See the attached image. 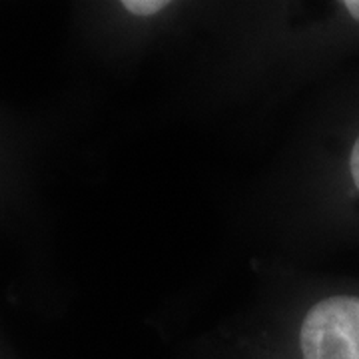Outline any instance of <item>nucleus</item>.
<instances>
[{
  "mask_svg": "<svg viewBox=\"0 0 359 359\" xmlns=\"http://www.w3.org/2000/svg\"><path fill=\"white\" fill-rule=\"evenodd\" d=\"M299 347L304 359H359L358 295H332L309 309Z\"/></svg>",
  "mask_w": 359,
  "mask_h": 359,
  "instance_id": "f257e3e1",
  "label": "nucleus"
},
{
  "mask_svg": "<svg viewBox=\"0 0 359 359\" xmlns=\"http://www.w3.org/2000/svg\"><path fill=\"white\" fill-rule=\"evenodd\" d=\"M122 6L134 16H152V14L162 13L168 6L164 0H126Z\"/></svg>",
  "mask_w": 359,
  "mask_h": 359,
  "instance_id": "f03ea898",
  "label": "nucleus"
},
{
  "mask_svg": "<svg viewBox=\"0 0 359 359\" xmlns=\"http://www.w3.org/2000/svg\"><path fill=\"white\" fill-rule=\"evenodd\" d=\"M349 170H351V178L353 184L358 186L359 190V136L355 144H353V150H351V158H349Z\"/></svg>",
  "mask_w": 359,
  "mask_h": 359,
  "instance_id": "7ed1b4c3",
  "label": "nucleus"
},
{
  "mask_svg": "<svg viewBox=\"0 0 359 359\" xmlns=\"http://www.w3.org/2000/svg\"><path fill=\"white\" fill-rule=\"evenodd\" d=\"M344 6H346L347 13L351 14V16H353V18L359 22V0H346V2H344Z\"/></svg>",
  "mask_w": 359,
  "mask_h": 359,
  "instance_id": "20e7f679",
  "label": "nucleus"
}]
</instances>
